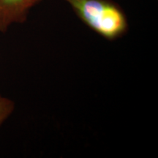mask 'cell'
Masks as SVG:
<instances>
[{"label":"cell","instance_id":"6da1fadb","mask_svg":"<svg viewBox=\"0 0 158 158\" xmlns=\"http://www.w3.org/2000/svg\"><path fill=\"white\" fill-rule=\"evenodd\" d=\"M79 19L104 38L114 40L126 34L128 22L121 7L110 0H64Z\"/></svg>","mask_w":158,"mask_h":158},{"label":"cell","instance_id":"7a4b0ae2","mask_svg":"<svg viewBox=\"0 0 158 158\" xmlns=\"http://www.w3.org/2000/svg\"><path fill=\"white\" fill-rule=\"evenodd\" d=\"M43 0H0V31L5 33L13 23L27 19L29 11Z\"/></svg>","mask_w":158,"mask_h":158},{"label":"cell","instance_id":"3957f363","mask_svg":"<svg viewBox=\"0 0 158 158\" xmlns=\"http://www.w3.org/2000/svg\"><path fill=\"white\" fill-rule=\"evenodd\" d=\"M15 109V102L10 99L0 96V125L11 115Z\"/></svg>","mask_w":158,"mask_h":158}]
</instances>
